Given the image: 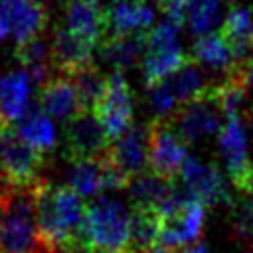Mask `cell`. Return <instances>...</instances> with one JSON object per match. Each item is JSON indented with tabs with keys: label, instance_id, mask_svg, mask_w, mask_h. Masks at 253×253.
<instances>
[{
	"label": "cell",
	"instance_id": "cell-1",
	"mask_svg": "<svg viewBox=\"0 0 253 253\" xmlns=\"http://www.w3.org/2000/svg\"><path fill=\"white\" fill-rule=\"evenodd\" d=\"M87 208L69 186L42 184L38 192V221L47 253H77Z\"/></svg>",
	"mask_w": 253,
	"mask_h": 253
},
{
	"label": "cell",
	"instance_id": "cell-2",
	"mask_svg": "<svg viewBox=\"0 0 253 253\" xmlns=\"http://www.w3.org/2000/svg\"><path fill=\"white\" fill-rule=\"evenodd\" d=\"M42 184L8 186L0 192V253H47L38 221Z\"/></svg>",
	"mask_w": 253,
	"mask_h": 253
},
{
	"label": "cell",
	"instance_id": "cell-3",
	"mask_svg": "<svg viewBox=\"0 0 253 253\" xmlns=\"http://www.w3.org/2000/svg\"><path fill=\"white\" fill-rule=\"evenodd\" d=\"M134 210L123 200L99 196L85 213L81 245L87 253H130Z\"/></svg>",
	"mask_w": 253,
	"mask_h": 253
},
{
	"label": "cell",
	"instance_id": "cell-4",
	"mask_svg": "<svg viewBox=\"0 0 253 253\" xmlns=\"http://www.w3.org/2000/svg\"><path fill=\"white\" fill-rule=\"evenodd\" d=\"M158 221V247L166 251H184L200 243L206 225V206L180 196V200L168 211H164Z\"/></svg>",
	"mask_w": 253,
	"mask_h": 253
},
{
	"label": "cell",
	"instance_id": "cell-5",
	"mask_svg": "<svg viewBox=\"0 0 253 253\" xmlns=\"http://www.w3.org/2000/svg\"><path fill=\"white\" fill-rule=\"evenodd\" d=\"M43 158L45 156L28 146L10 125L0 130V180L6 186L42 184Z\"/></svg>",
	"mask_w": 253,
	"mask_h": 253
},
{
	"label": "cell",
	"instance_id": "cell-6",
	"mask_svg": "<svg viewBox=\"0 0 253 253\" xmlns=\"http://www.w3.org/2000/svg\"><path fill=\"white\" fill-rule=\"evenodd\" d=\"M219 152L231 184L243 196H253V162L249 158L247 136L237 115L227 117L219 130Z\"/></svg>",
	"mask_w": 253,
	"mask_h": 253
},
{
	"label": "cell",
	"instance_id": "cell-7",
	"mask_svg": "<svg viewBox=\"0 0 253 253\" xmlns=\"http://www.w3.org/2000/svg\"><path fill=\"white\" fill-rule=\"evenodd\" d=\"M132 111H134V99L132 91L125 79L123 73L115 71L107 77V89L105 97L95 109V117L105 128L111 144L117 142L123 134H126L132 126Z\"/></svg>",
	"mask_w": 253,
	"mask_h": 253
},
{
	"label": "cell",
	"instance_id": "cell-8",
	"mask_svg": "<svg viewBox=\"0 0 253 253\" xmlns=\"http://www.w3.org/2000/svg\"><path fill=\"white\" fill-rule=\"evenodd\" d=\"M206 89H208V83H206V77H204L202 69L190 59L172 77H168L166 81L148 89L150 91L148 99H150V105L156 111V115L160 119H164L174 109H178L184 103L200 97Z\"/></svg>",
	"mask_w": 253,
	"mask_h": 253
},
{
	"label": "cell",
	"instance_id": "cell-9",
	"mask_svg": "<svg viewBox=\"0 0 253 253\" xmlns=\"http://www.w3.org/2000/svg\"><path fill=\"white\" fill-rule=\"evenodd\" d=\"M47 26V8L40 0H0V40L16 45L38 40Z\"/></svg>",
	"mask_w": 253,
	"mask_h": 253
},
{
	"label": "cell",
	"instance_id": "cell-10",
	"mask_svg": "<svg viewBox=\"0 0 253 253\" xmlns=\"http://www.w3.org/2000/svg\"><path fill=\"white\" fill-rule=\"evenodd\" d=\"M219 113L221 109L211 95V87H208L200 97L178 107L176 113L168 117V123L188 144L213 134L219 128Z\"/></svg>",
	"mask_w": 253,
	"mask_h": 253
},
{
	"label": "cell",
	"instance_id": "cell-11",
	"mask_svg": "<svg viewBox=\"0 0 253 253\" xmlns=\"http://www.w3.org/2000/svg\"><path fill=\"white\" fill-rule=\"evenodd\" d=\"M150 132V172L172 180L180 174L184 162L188 160V148L182 136L174 130L168 119H156L148 125Z\"/></svg>",
	"mask_w": 253,
	"mask_h": 253
},
{
	"label": "cell",
	"instance_id": "cell-12",
	"mask_svg": "<svg viewBox=\"0 0 253 253\" xmlns=\"http://www.w3.org/2000/svg\"><path fill=\"white\" fill-rule=\"evenodd\" d=\"M130 178H126L107 154L95 160L75 162L69 172V188L81 198L99 196L105 190H123L128 188Z\"/></svg>",
	"mask_w": 253,
	"mask_h": 253
},
{
	"label": "cell",
	"instance_id": "cell-13",
	"mask_svg": "<svg viewBox=\"0 0 253 253\" xmlns=\"http://www.w3.org/2000/svg\"><path fill=\"white\" fill-rule=\"evenodd\" d=\"M180 182L186 198L196 200L204 206H217L229 200L227 184L217 170V166L210 162H202L198 158H190L184 162L180 170Z\"/></svg>",
	"mask_w": 253,
	"mask_h": 253
},
{
	"label": "cell",
	"instance_id": "cell-14",
	"mask_svg": "<svg viewBox=\"0 0 253 253\" xmlns=\"http://www.w3.org/2000/svg\"><path fill=\"white\" fill-rule=\"evenodd\" d=\"M111 140L93 113H81L65 126V152L69 160L83 162L107 154Z\"/></svg>",
	"mask_w": 253,
	"mask_h": 253
},
{
	"label": "cell",
	"instance_id": "cell-15",
	"mask_svg": "<svg viewBox=\"0 0 253 253\" xmlns=\"http://www.w3.org/2000/svg\"><path fill=\"white\" fill-rule=\"evenodd\" d=\"M65 28L97 47L111 32L109 10L101 0H65Z\"/></svg>",
	"mask_w": 253,
	"mask_h": 253
},
{
	"label": "cell",
	"instance_id": "cell-16",
	"mask_svg": "<svg viewBox=\"0 0 253 253\" xmlns=\"http://www.w3.org/2000/svg\"><path fill=\"white\" fill-rule=\"evenodd\" d=\"M128 196L132 200V208L162 215L182 194L176 192L172 180H166L154 172H142L128 182Z\"/></svg>",
	"mask_w": 253,
	"mask_h": 253
},
{
	"label": "cell",
	"instance_id": "cell-17",
	"mask_svg": "<svg viewBox=\"0 0 253 253\" xmlns=\"http://www.w3.org/2000/svg\"><path fill=\"white\" fill-rule=\"evenodd\" d=\"M107 158L126 176L134 178L144 172L150 158V132L148 126H132L107 150Z\"/></svg>",
	"mask_w": 253,
	"mask_h": 253
},
{
	"label": "cell",
	"instance_id": "cell-18",
	"mask_svg": "<svg viewBox=\"0 0 253 253\" xmlns=\"http://www.w3.org/2000/svg\"><path fill=\"white\" fill-rule=\"evenodd\" d=\"M40 107L45 115L61 123H71L83 113L73 79L63 73H53L40 87Z\"/></svg>",
	"mask_w": 253,
	"mask_h": 253
},
{
	"label": "cell",
	"instance_id": "cell-19",
	"mask_svg": "<svg viewBox=\"0 0 253 253\" xmlns=\"http://www.w3.org/2000/svg\"><path fill=\"white\" fill-rule=\"evenodd\" d=\"M49 47H51L53 67H55L57 73L73 77L79 71H83V69L93 65L95 45H91L83 38H79L73 32H69L65 26L55 30Z\"/></svg>",
	"mask_w": 253,
	"mask_h": 253
},
{
	"label": "cell",
	"instance_id": "cell-20",
	"mask_svg": "<svg viewBox=\"0 0 253 253\" xmlns=\"http://www.w3.org/2000/svg\"><path fill=\"white\" fill-rule=\"evenodd\" d=\"M158 12L160 0H119L109 10L111 34H146Z\"/></svg>",
	"mask_w": 253,
	"mask_h": 253
},
{
	"label": "cell",
	"instance_id": "cell-21",
	"mask_svg": "<svg viewBox=\"0 0 253 253\" xmlns=\"http://www.w3.org/2000/svg\"><path fill=\"white\" fill-rule=\"evenodd\" d=\"M32 79L24 69H12L0 75V111L6 123H20L30 111Z\"/></svg>",
	"mask_w": 253,
	"mask_h": 253
},
{
	"label": "cell",
	"instance_id": "cell-22",
	"mask_svg": "<svg viewBox=\"0 0 253 253\" xmlns=\"http://www.w3.org/2000/svg\"><path fill=\"white\" fill-rule=\"evenodd\" d=\"M146 51V34H111L101 43V57L119 73L142 61Z\"/></svg>",
	"mask_w": 253,
	"mask_h": 253
},
{
	"label": "cell",
	"instance_id": "cell-23",
	"mask_svg": "<svg viewBox=\"0 0 253 253\" xmlns=\"http://www.w3.org/2000/svg\"><path fill=\"white\" fill-rule=\"evenodd\" d=\"M16 132L28 146H32L34 150H38L43 156L47 152H51L57 142V132H55L53 121L49 119V115H45L42 111V107L30 109L26 113V117L16 125Z\"/></svg>",
	"mask_w": 253,
	"mask_h": 253
},
{
	"label": "cell",
	"instance_id": "cell-24",
	"mask_svg": "<svg viewBox=\"0 0 253 253\" xmlns=\"http://www.w3.org/2000/svg\"><path fill=\"white\" fill-rule=\"evenodd\" d=\"M188 61L190 57L180 49V45L166 49H146L142 57V79L146 87L152 89L158 83L172 77Z\"/></svg>",
	"mask_w": 253,
	"mask_h": 253
},
{
	"label": "cell",
	"instance_id": "cell-25",
	"mask_svg": "<svg viewBox=\"0 0 253 253\" xmlns=\"http://www.w3.org/2000/svg\"><path fill=\"white\" fill-rule=\"evenodd\" d=\"M233 57L241 61L253 49V12L247 8H231L219 30Z\"/></svg>",
	"mask_w": 253,
	"mask_h": 253
},
{
	"label": "cell",
	"instance_id": "cell-26",
	"mask_svg": "<svg viewBox=\"0 0 253 253\" xmlns=\"http://www.w3.org/2000/svg\"><path fill=\"white\" fill-rule=\"evenodd\" d=\"M14 55H16V61L22 65V69L30 75V79L40 83V87L51 77V69H55L51 47H47L42 38L16 45Z\"/></svg>",
	"mask_w": 253,
	"mask_h": 253
},
{
	"label": "cell",
	"instance_id": "cell-27",
	"mask_svg": "<svg viewBox=\"0 0 253 253\" xmlns=\"http://www.w3.org/2000/svg\"><path fill=\"white\" fill-rule=\"evenodd\" d=\"M194 57L202 61L206 67L211 69H231L233 67V53L223 40V36L217 34H206L202 36L194 45Z\"/></svg>",
	"mask_w": 253,
	"mask_h": 253
},
{
	"label": "cell",
	"instance_id": "cell-28",
	"mask_svg": "<svg viewBox=\"0 0 253 253\" xmlns=\"http://www.w3.org/2000/svg\"><path fill=\"white\" fill-rule=\"evenodd\" d=\"M71 79H73V85L77 89L81 111L83 113H95V109L99 107V103L105 97L107 77L95 65H91V67L79 71L77 75H73Z\"/></svg>",
	"mask_w": 253,
	"mask_h": 253
},
{
	"label": "cell",
	"instance_id": "cell-29",
	"mask_svg": "<svg viewBox=\"0 0 253 253\" xmlns=\"http://www.w3.org/2000/svg\"><path fill=\"white\" fill-rule=\"evenodd\" d=\"M217 16H219V0H190L188 28L192 34L206 36L210 28L217 22Z\"/></svg>",
	"mask_w": 253,
	"mask_h": 253
},
{
	"label": "cell",
	"instance_id": "cell-30",
	"mask_svg": "<svg viewBox=\"0 0 253 253\" xmlns=\"http://www.w3.org/2000/svg\"><path fill=\"white\" fill-rule=\"evenodd\" d=\"M233 229L237 237L253 249V196H245L233 208Z\"/></svg>",
	"mask_w": 253,
	"mask_h": 253
},
{
	"label": "cell",
	"instance_id": "cell-31",
	"mask_svg": "<svg viewBox=\"0 0 253 253\" xmlns=\"http://www.w3.org/2000/svg\"><path fill=\"white\" fill-rule=\"evenodd\" d=\"M160 12L166 16V22L180 28L188 22L190 0H160Z\"/></svg>",
	"mask_w": 253,
	"mask_h": 253
},
{
	"label": "cell",
	"instance_id": "cell-32",
	"mask_svg": "<svg viewBox=\"0 0 253 253\" xmlns=\"http://www.w3.org/2000/svg\"><path fill=\"white\" fill-rule=\"evenodd\" d=\"M180 253H210V249H208V245H204L200 241V243H196V245H192V247H188V249H184Z\"/></svg>",
	"mask_w": 253,
	"mask_h": 253
},
{
	"label": "cell",
	"instance_id": "cell-33",
	"mask_svg": "<svg viewBox=\"0 0 253 253\" xmlns=\"http://www.w3.org/2000/svg\"><path fill=\"white\" fill-rule=\"evenodd\" d=\"M130 253H168V251L162 249V247H154V249H148V251H130Z\"/></svg>",
	"mask_w": 253,
	"mask_h": 253
},
{
	"label": "cell",
	"instance_id": "cell-34",
	"mask_svg": "<svg viewBox=\"0 0 253 253\" xmlns=\"http://www.w3.org/2000/svg\"><path fill=\"white\" fill-rule=\"evenodd\" d=\"M6 125H8V123H6V119H4V115H2V111H0V130H2Z\"/></svg>",
	"mask_w": 253,
	"mask_h": 253
},
{
	"label": "cell",
	"instance_id": "cell-35",
	"mask_svg": "<svg viewBox=\"0 0 253 253\" xmlns=\"http://www.w3.org/2000/svg\"><path fill=\"white\" fill-rule=\"evenodd\" d=\"M251 134H253V121H251Z\"/></svg>",
	"mask_w": 253,
	"mask_h": 253
},
{
	"label": "cell",
	"instance_id": "cell-36",
	"mask_svg": "<svg viewBox=\"0 0 253 253\" xmlns=\"http://www.w3.org/2000/svg\"><path fill=\"white\" fill-rule=\"evenodd\" d=\"M117 2H119V0H117Z\"/></svg>",
	"mask_w": 253,
	"mask_h": 253
}]
</instances>
